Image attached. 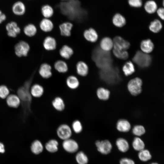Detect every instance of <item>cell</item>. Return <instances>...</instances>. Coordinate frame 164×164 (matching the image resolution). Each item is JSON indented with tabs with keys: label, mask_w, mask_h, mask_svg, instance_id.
I'll return each instance as SVG.
<instances>
[{
	"label": "cell",
	"mask_w": 164,
	"mask_h": 164,
	"mask_svg": "<svg viewBox=\"0 0 164 164\" xmlns=\"http://www.w3.org/2000/svg\"><path fill=\"white\" fill-rule=\"evenodd\" d=\"M132 145L135 150L139 151L144 149L145 146V144L143 141L138 137H136L134 138Z\"/></svg>",
	"instance_id": "cell-40"
},
{
	"label": "cell",
	"mask_w": 164,
	"mask_h": 164,
	"mask_svg": "<svg viewBox=\"0 0 164 164\" xmlns=\"http://www.w3.org/2000/svg\"><path fill=\"white\" fill-rule=\"evenodd\" d=\"M73 27V25L70 22H66L62 23L59 26L61 34L65 36H70Z\"/></svg>",
	"instance_id": "cell-20"
},
{
	"label": "cell",
	"mask_w": 164,
	"mask_h": 164,
	"mask_svg": "<svg viewBox=\"0 0 164 164\" xmlns=\"http://www.w3.org/2000/svg\"><path fill=\"white\" fill-rule=\"evenodd\" d=\"M162 27V25L160 21L156 19L150 23L149 28L150 30L152 32L157 33L161 30Z\"/></svg>",
	"instance_id": "cell-37"
},
{
	"label": "cell",
	"mask_w": 164,
	"mask_h": 164,
	"mask_svg": "<svg viewBox=\"0 0 164 164\" xmlns=\"http://www.w3.org/2000/svg\"><path fill=\"white\" fill-rule=\"evenodd\" d=\"M142 81L141 79L138 77L133 79L128 83V90L132 95H137L142 91Z\"/></svg>",
	"instance_id": "cell-6"
},
{
	"label": "cell",
	"mask_w": 164,
	"mask_h": 164,
	"mask_svg": "<svg viewBox=\"0 0 164 164\" xmlns=\"http://www.w3.org/2000/svg\"><path fill=\"white\" fill-rule=\"evenodd\" d=\"M31 149L33 153L36 154H38L43 151V147L39 141L36 140L32 143Z\"/></svg>",
	"instance_id": "cell-34"
},
{
	"label": "cell",
	"mask_w": 164,
	"mask_h": 164,
	"mask_svg": "<svg viewBox=\"0 0 164 164\" xmlns=\"http://www.w3.org/2000/svg\"><path fill=\"white\" fill-rule=\"evenodd\" d=\"M54 68L58 72L61 73L67 72L68 70V67L66 63L63 61L59 60L54 64Z\"/></svg>",
	"instance_id": "cell-31"
},
{
	"label": "cell",
	"mask_w": 164,
	"mask_h": 164,
	"mask_svg": "<svg viewBox=\"0 0 164 164\" xmlns=\"http://www.w3.org/2000/svg\"><path fill=\"white\" fill-rule=\"evenodd\" d=\"M60 54L62 57L66 59H69L73 54V51L72 49L69 46L64 45L60 50Z\"/></svg>",
	"instance_id": "cell-27"
},
{
	"label": "cell",
	"mask_w": 164,
	"mask_h": 164,
	"mask_svg": "<svg viewBox=\"0 0 164 164\" xmlns=\"http://www.w3.org/2000/svg\"><path fill=\"white\" fill-rule=\"evenodd\" d=\"M62 145L64 149L69 153L77 152L79 148L77 142L71 138L63 140Z\"/></svg>",
	"instance_id": "cell-8"
},
{
	"label": "cell",
	"mask_w": 164,
	"mask_h": 164,
	"mask_svg": "<svg viewBox=\"0 0 164 164\" xmlns=\"http://www.w3.org/2000/svg\"><path fill=\"white\" fill-rule=\"evenodd\" d=\"M71 127L72 131L77 134L81 133L83 130L82 123L78 119L75 120L73 121Z\"/></svg>",
	"instance_id": "cell-39"
},
{
	"label": "cell",
	"mask_w": 164,
	"mask_h": 164,
	"mask_svg": "<svg viewBox=\"0 0 164 164\" xmlns=\"http://www.w3.org/2000/svg\"><path fill=\"white\" fill-rule=\"evenodd\" d=\"M154 47L153 43L149 39L142 40L140 44L141 49L146 53H151L153 50Z\"/></svg>",
	"instance_id": "cell-23"
},
{
	"label": "cell",
	"mask_w": 164,
	"mask_h": 164,
	"mask_svg": "<svg viewBox=\"0 0 164 164\" xmlns=\"http://www.w3.org/2000/svg\"><path fill=\"white\" fill-rule=\"evenodd\" d=\"M113 24L115 26L121 27L124 26L126 23L125 18L120 13L116 14L112 19Z\"/></svg>",
	"instance_id": "cell-26"
},
{
	"label": "cell",
	"mask_w": 164,
	"mask_h": 164,
	"mask_svg": "<svg viewBox=\"0 0 164 164\" xmlns=\"http://www.w3.org/2000/svg\"><path fill=\"white\" fill-rule=\"evenodd\" d=\"M56 42L53 37L48 36L44 39L43 42V46L45 49L47 50H52L56 48Z\"/></svg>",
	"instance_id": "cell-21"
},
{
	"label": "cell",
	"mask_w": 164,
	"mask_h": 164,
	"mask_svg": "<svg viewBox=\"0 0 164 164\" xmlns=\"http://www.w3.org/2000/svg\"><path fill=\"white\" fill-rule=\"evenodd\" d=\"M6 19V16L0 10V23H2Z\"/></svg>",
	"instance_id": "cell-48"
},
{
	"label": "cell",
	"mask_w": 164,
	"mask_h": 164,
	"mask_svg": "<svg viewBox=\"0 0 164 164\" xmlns=\"http://www.w3.org/2000/svg\"><path fill=\"white\" fill-rule=\"evenodd\" d=\"M93 59L97 66L101 70L112 66L113 59L109 51H104L100 48H96L93 54Z\"/></svg>",
	"instance_id": "cell-1"
},
{
	"label": "cell",
	"mask_w": 164,
	"mask_h": 164,
	"mask_svg": "<svg viewBox=\"0 0 164 164\" xmlns=\"http://www.w3.org/2000/svg\"><path fill=\"white\" fill-rule=\"evenodd\" d=\"M122 70L125 75L128 76L134 73L135 71L134 66L130 61L127 62L124 65Z\"/></svg>",
	"instance_id": "cell-33"
},
{
	"label": "cell",
	"mask_w": 164,
	"mask_h": 164,
	"mask_svg": "<svg viewBox=\"0 0 164 164\" xmlns=\"http://www.w3.org/2000/svg\"><path fill=\"white\" fill-rule=\"evenodd\" d=\"M71 127L66 123L60 124L56 130V133L58 137L63 140L71 138L72 135Z\"/></svg>",
	"instance_id": "cell-5"
},
{
	"label": "cell",
	"mask_w": 164,
	"mask_h": 164,
	"mask_svg": "<svg viewBox=\"0 0 164 164\" xmlns=\"http://www.w3.org/2000/svg\"><path fill=\"white\" fill-rule=\"evenodd\" d=\"M100 75L101 78L108 84L116 83L120 79L118 69L112 66L101 70Z\"/></svg>",
	"instance_id": "cell-2"
},
{
	"label": "cell",
	"mask_w": 164,
	"mask_h": 164,
	"mask_svg": "<svg viewBox=\"0 0 164 164\" xmlns=\"http://www.w3.org/2000/svg\"><path fill=\"white\" fill-rule=\"evenodd\" d=\"M117 129L120 132H126L130 129L131 125L127 120L121 119L119 120L117 123Z\"/></svg>",
	"instance_id": "cell-28"
},
{
	"label": "cell",
	"mask_w": 164,
	"mask_h": 164,
	"mask_svg": "<svg viewBox=\"0 0 164 164\" xmlns=\"http://www.w3.org/2000/svg\"><path fill=\"white\" fill-rule=\"evenodd\" d=\"M113 41L114 48L126 50L130 46L129 42L119 36L115 37Z\"/></svg>",
	"instance_id": "cell-10"
},
{
	"label": "cell",
	"mask_w": 164,
	"mask_h": 164,
	"mask_svg": "<svg viewBox=\"0 0 164 164\" xmlns=\"http://www.w3.org/2000/svg\"><path fill=\"white\" fill-rule=\"evenodd\" d=\"M39 73L40 76L44 79L50 78L52 75L51 66L46 63L42 64L39 69Z\"/></svg>",
	"instance_id": "cell-12"
},
{
	"label": "cell",
	"mask_w": 164,
	"mask_h": 164,
	"mask_svg": "<svg viewBox=\"0 0 164 164\" xmlns=\"http://www.w3.org/2000/svg\"><path fill=\"white\" fill-rule=\"evenodd\" d=\"M113 52L115 56L119 59L126 60L128 58V54L126 50L114 48Z\"/></svg>",
	"instance_id": "cell-41"
},
{
	"label": "cell",
	"mask_w": 164,
	"mask_h": 164,
	"mask_svg": "<svg viewBox=\"0 0 164 164\" xmlns=\"http://www.w3.org/2000/svg\"><path fill=\"white\" fill-rule=\"evenodd\" d=\"M100 47L102 50L106 51H109L113 47V41L109 37L104 38L100 42Z\"/></svg>",
	"instance_id": "cell-22"
},
{
	"label": "cell",
	"mask_w": 164,
	"mask_h": 164,
	"mask_svg": "<svg viewBox=\"0 0 164 164\" xmlns=\"http://www.w3.org/2000/svg\"><path fill=\"white\" fill-rule=\"evenodd\" d=\"M116 144L119 150L122 152H126L129 149V145L128 142L123 138H118L116 140Z\"/></svg>",
	"instance_id": "cell-29"
},
{
	"label": "cell",
	"mask_w": 164,
	"mask_h": 164,
	"mask_svg": "<svg viewBox=\"0 0 164 164\" xmlns=\"http://www.w3.org/2000/svg\"><path fill=\"white\" fill-rule=\"evenodd\" d=\"M110 92L108 89L102 87L98 88L96 91V95L100 100H106L109 97Z\"/></svg>",
	"instance_id": "cell-32"
},
{
	"label": "cell",
	"mask_w": 164,
	"mask_h": 164,
	"mask_svg": "<svg viewBox=\"0 0 164 164\" xmlns=\"http://www.w3.org/2000/svg\"><path fill=\"white\" fill-rule=\"evenodd\" d=\"M51 104L53 108L58 111H62L65 108V101L60 96L55 97L52 101Z\"/></svg>",
	"instance_id": "cell-13"
},
{
	"label": "cell",
	"mask_w": 164,
	"mask_h": 164,
	"mask_svg": "<svg viewBox=\"0 0 164 164\" xmlns=\"http://www.w3.org/2000/svg\"><path fill=\"white\" fill-rule=\"evenodd\" d=\"M44 92L43 86L39 84H35L30 88V94L32 96L39 98L42 96Z\"/></svg>",
	"instance_id": "cell-19"
},
{
	"label": "cell",
	"mask_w": 164,
	"mask_h": 164,
	"mask_svg": "<svg viewBox=\"0 0 164 164\" xmlns=\"http://www.w3.org/2000/svg\"><path fill=\"white\" fill-rule=\"evenodd\" d=\"M156 12L158 15L162 19L164 20V10L163 8H160L156 10Z\"/></svg>",
	"instance_id": "cell-47"
},
{
	"label": "cell",
	"mask_w": 164,
	"mask_h": 164,
	"mask_svg": "<svg viewBox=\"0 0 164 164\" xmlns=\"http://www.w3.org/2000/svg\"><path fill=\"white\" fill-rule=\"evenodd\" d=\"M66 83L67 87L72 90L77 89L80 85L78 79L76 76L73 75H70L67 78Z\"/></svg>",
	"instance_id": "cell-14"
},
{
	"label": "cell",
	"mask_w": 164,
	"mask_h": 164,
	"mask_svg": "<svg viewBox=\"0 0 164 164\" xmlns=\"http://www.w3.org/2000/svg\"><path fill=\"white\" fill-rule=\"evenodd\" d=\"M84 36L87 40L92 43L96 42L98 38L97 32L92 28L86 30L84 32Z\"/></svg>",
	"instance_id": "cell-15"
},
{
	"label": "cell",
	"mask_w": 164,
	"mask_h": 164,
	"mask_svg": "<svg viewBox=\"0 0 164 164\" xmlns=\"http://www.w3.org/2000/svg\"><path fill=\"white\" fill-rule=\"evenodd\" d=\"M6 29L8 35L12 37H15L20 32V29L16 22H11L6 25Z\"/></svg>",
	"instance_id": "cell-11"
},
{
	"label": "cell",
	"mask_w": 164,
	"mask_h": 164,
	"mask_svg": "<svg viewBox=\"0 0 164 164\" xmlns=\"http://www.w3.org/2000/svg\"><path fill=\"white\" fill-rule=\"evenodd\" d=\"M41 13L45 18L48 19L52 16L54 11L52 7L48 5H43L41 9Z\"/></svg>",
	"instance_id": "cell-36"
},
{
	"label": "cell",
	"mask_w": 164,
	"mask_h": 164,
	"mask_svg": "<svg viewBox=\"0 0 164 164\" xmlns=\"http://www.w3.org/2000/svg\"><path fill=\"white\" fill-rule=\"evenodd\" d=\"M139 159L143 162L147 161L152 158V156L149 151L147 149H143L139 151L138 154Z\"/></svg>",
	"instance_id": "cell-42"
},
{
	"label": "cell",
	"mask_w": 164,
	"mask_h": 164,
	"mask_svg": "<svg viewBox=\"0 0 164 164\" xmlns=\"http://www.w3.org/2000/svg\"><path fill=\"white\" fill-rule=\"evenodd\" d=\"M58 142L56 140L52 139L50 140L46 143L45 147L48 152L52 153H55L58 149Z\"/></svg>",
	"instance_id": "cell-25"
},
{
	"label": "cell",
	"mask_w": 164,
	"mask_h": 164,
	"mask_svg": "<svg viewBox=\"0 0 164 164\" xmlns=\"http://www.w3.org/2000/svg\"><path fill=\"white\" fill-rule=\"evenodd\" d=\"M120 163V164H135L134 162L132 160L127 158L121 159Z\"/></svg>",
	"instance_id": "cell-46"
},
{
	"label": "cell",
	"mask_w": 164,
	"mask_h": 164,
	"mask_svg": "<svg viewBox=\"0 0 164 164\" xmlns=\"http://www.w3.org/2000/svg\"><path fill=\"white\" fill-rule=\"evenodd\" d=\"M30 50L29 44L26 42L21 41L16 44L15 47V54L19 57L26 56Z\"/></svg>",
	"instance_id": "cell-7"
},
{
	"label": "cell",
	"mask_w": 164,
	"mask_h": 164,
	"mask_svg": "<svg viewBox=\"0 0 164 164\" xmlns=\"http://www.w3.org/2000/svg\"><path fill=\"white\" fill-rule=\"evenodd\" d=\"M9 94V91L8 87L3 85L0 86V98L2 99L6 98Z\"/></svg>",
	"instance_id": "cell-44"
},
{
	"label": "cell",
	"mask_w": 164,
	"mask_h": 164,
	"mask_svg": "<svg viewBox=\"0 0 164 164\" xmlns=\"http://www.w3.org/2000/svg\"><path fill=\"white\" fill-rule=\"evenodd\" d=\"M152 60L150 55L140 51H138L132 58L133 62L141 68L148 67L151 63Z\"/></svg>",
	"instance_id": "cell-4"
},
{
	"label": "cell",
	"mask_w": 164,
	"mask_h": 164,
	"mask_svg": "<svg viewBox=\"0 0 164 164\" xmlns=\"http://www.w3.org/2000/svg\"><path fill=\"white\" fill-rule=\"evenodd\" d=\"M12 10L13 13L17 15H22L25 12L26 8L24 3L21 1H18L13 5Z\"/></svg>",
	"instance_id": "cell-16"
},
{
	"label": "cell",
	"mask_w": 164,
	"mask_h": 164,
	"mask_svg": "<svg viewBox=\"0 0 164 164\" xmlns=\"http://www.w3.org/2000/svg\"><path fill=\"white\" fill-rule=\"evenodd\" d=\"M150 164H158L156 163H152Z\"/></svg>",
	"instance_id": "cell-50"
},
{
	"label": "cell",
	"mask_w": 164,
	"mask_h": 164,
	"mask_svg": "<svg viewBox=\"0 0 164 164\" xmlns=\"http://www.w3.org/2000/svg\"><path fill=\"white\" fill-rule=\"evenodd\" d=\"M24 32L27 36L32 37L36 34L37 32V29L34 25L29 24L25 27L24 29Z\"/></svg>",
	"instance_id": "cell-38"
},
{
	"label": "cell",
	"mask_w": 164,
	"mask_h": 164,
	"mask_svg": "<svg viewBox=\"0 0 164 164\" xmlns=\"http://www.w3.org/2000/svg\"><path fill=\"white\" fill-rule=\"evenodd\" d=\"M39 26L43 31L48 32L52 30L53 28V24L51 20L45 18L40 22Z\"/></svg>",
	"instance_id": "cell-24"
},
{
	"label": "cell",
	"mask_w": 164,
	"mask_h": 164,
	"mask_svg": "<svg viewBox=\"0 0 164 164\" xmlns=\"http://www.w3.org/2000/svg\"><path fill=\"white\" fill-rule=\"evenodd\" d=\"M30 85V81L26 82L23 86L18 89L17 91V95L20 99L22 106L26 109L29 108L32 100Z\"/></svg>",
	"instance_id": "cell-3"
},
{
	"label": "cell",
	"mask_w": 164,
	"mask_h": 164,
	"mask_svg": "<svg viewBox=\"0 0 164 164\" xmlns=\"http://www.w3.org/2000/svg\"><path fill=\"white\" fill-rule=\"evenodd\" d=\"M6 102L8 106L15 108L18 107L21 103L18 96L15 94H9L6 98Z\"/></svg>",
	"instance_id": "cell-17"
},
{
	"label": "cell",
	"mask_w": 164,
	"mask_h": 164,
	"mask_svg": "<svg viewBox=\"0 0 164 164\" xmlns=\"http://www.w3.org/2000/svg\"><path fill=\"white\" fill-rule=\"evenodd\" d=\"M75 159L78 164H87L88 162L87 156L82 151H79L77 153Z\"/></svg>",
	"instance_id": "cell-35"
},
{
	"label": "cell",
	"mask_w": 164,
	"mask_h": 164,
	"mask_svg": "<svg viewBox=\"0 0 164 164\" xmlns=\"http://www.w3.org/2000/svg\"><path fill=\"white\" fill-rule=\"evenodd\" d=\"M129 5L133 7L139 8L142 4V0H128Z\"/></svg>",
	"instance_id": "cell-45"
},
{
	"label": "cell",
	"mask_w": 164,
	"mask_h": 164,
	"mask_svg": "<svg viewBox=\"0 0 164 164\" xmlns=\"http://www.w3.org/2000/svg\"><path fill=\"white\" fill-rule=\"evenodd\" d=\"M144 7L145 11L149 14L155 13L158 9L156 3L155 1L152 0L147 1Z\"/></svg>",
	"instance_id": "cell-30"
},
{
	"label": "cell",
	"mask_w": 164,
	"mask_h": 164,
	"mask_svg": "<svg viewBox=\"0 0 164 164\" xmlns=\"http://www.w3.org/2000/svg\"><path fill=\"white\" fill-rule=\"evenodd\" d=\"M95 145L97 150L103 154L106 155L109 153L112 148L111 143L107 140H97L95 142Z\"/></svg>",
	"instance_id": "cell-9"
},
{
	"label": "cell",
	"mask_w": 164,
	"mask_h": 164,
	"mask_svg": "<svg viewBox=\"0 0 164 164\" xmlns=\"http://www.w3.org/2000/svg\"></svg>",
	"instance_id": "cell-51"
},
{
	"label": "cell",
	"mask_w": 164,
	"mask_h": 164,
	"mask_svg": "<svg viewBox=\"0 0 164 164\" xmlns=\"http://www.w3.org/2000/svg\"><path fill=\"white\" fill-rule=\"evenodd\" d=\"M76 67L77 73L79 75L84 77L88 74L89 68L87 64L84 62H78L76 65Z\"/></svg>",
	"instance_id": "cell-18"
},
{
	"label": "cell",
	"mask_w": 164,
	"mask_h": 164,
	"mask_svg": "<svg viewBox=\"0 0 164 164\" xmlns=\"http://www.w3.org/2000/svg\"><path fill=\"white\" fill-rule=\"evenodd\" d=\"M133 134L138 136H140L143 135L145 132L144 128L141 125H137L135 126L132 129Z\"/></svg>",
	"instance_id": "cell-43"
},
{
	"label": "cell",
	"mask_w": 164,
	"mask_h": 164,
	"mask_svg": "<svg viewBox=\"0 0 164 164\" xmlns=\"http://www.w3.org/2000/svg\"><path fill=\"white\" fill-rule=\"evenodd\" d=\"M5 151L3 144L0 142V153H4Z\"/></svg>",
	"instance_id": "cell-49"
}]
</instances>
